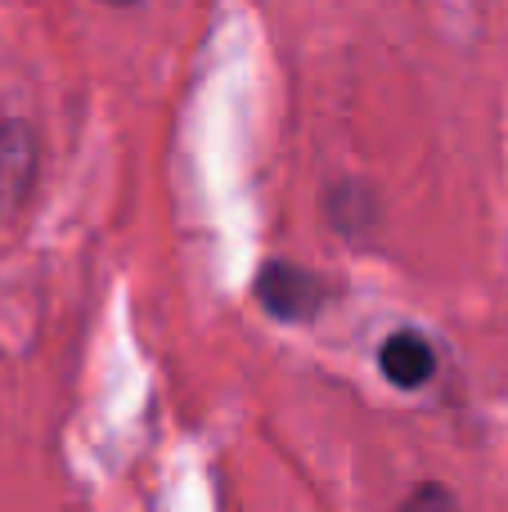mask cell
<instances>
[{"mask_svg":"<svg viewBox=\"0 0 508 512\" xmlns=\"http://www.w3.org/2000/svg\"><path fill=\"white\" fill-rule=\"evenodd\" d=\"M252 292H257V306L279 324H311L329 306L324 274L293 261H266L257 270V279H252Z\"/></svg>","mask_w":508,"mask_h":512,"instance_id":"cell-1","label":"cell"},{"mask_svg":"<svg viewBox=\"0 0 508 512\" xmlns=\"http://www.w3.org/2000/svg\"><path fill=\"white\" fill-rule=\"evenodd\" d=\"M378 369H383V378L392 387L419 391L437 378V346L423 333H414V328H401V333H392L378 346Z\"/></svg>","mask_w":508,"mask_h":512,"instance_id":"cell-2","label":"cell"},{"mask_svg":"<svg viewBox=\"0 0 508 512\" xmlns=\"http://www.w3.org/2000/svg\"><path fill=\"white\" fill-rule=\"evenodd\" d=\"M36 180V135L27 122H0V212H14Z\"/></svg>","mask_w":508,"mask_h":512,"instance_id":"cell-3","label":"cell"},{"mask_svg":"<svg viewBox=\"0 0 508 512\" xmlns=\"http://www.w3.org/2000/svg\"><path fill=\"white\" fill-rule=\"evenodd\" d=\"M324 216H329V225L338 234L360 239L369 225H378V194L369 185H360V180H342L324 198Z\"/></svg>","mask_w":508,"mask_h":512,"instance_id":"cell-4","label":"cell"},{"mask_svg":"<svg viewBox=\"0 0 508 512\" xmlns=\"http://www.w3.org/2000/svg\"><path fill=\"white\" fill-rule=\"evenodd\" d=\"M419 504H455V495L441 490V486H423V490H414V495L405 499V508H419Z\"/></svg>","mask_w":508,"mask_h":512,"instance_id":"cell-5","label":"cell"},{"mask_svg":"<svg viewBox=\"0 0 508 512\" xmlns=\"http://www.w3.org/2000/svg\"><path fill=\"white\" fill-rule=\"evenodd\" d=\"M104 5H135V0H104Z\"/></svg>","mask_w":508,"mask_h":512,"instance_id":"cell-6","label":"cell"}]
</instances>
